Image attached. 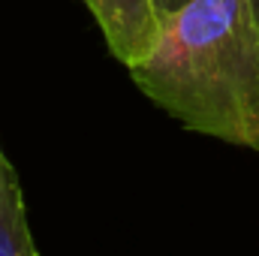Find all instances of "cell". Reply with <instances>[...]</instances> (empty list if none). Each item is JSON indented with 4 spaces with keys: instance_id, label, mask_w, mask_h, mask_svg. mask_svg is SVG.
Wrapping results in <instances>:
<instances>
[{
    "instance_id": "obj_1",
    "label": "cell",
    "mask_w": 259,
    "mask_h": 256,
    "mask_svg": "<svg viewBox=\"0 0 259 256\" xmlns=\"http://www.w3.org/2000/svg\"><path fill=\"white\" fill-rule=\"evenodd\" d=\"M136 88L187 130L259 148V15L250 0H187L163 12Z\"/></svg>"
},
{
    "instance_id": "obj_2",
    "label": "cell",
    "mask_w": 259,
    "mask_h": 256,
    "mask_svg": "<svg viewBox=\"0 0 259 256\" xmlns=\"http://www.w3.org/2000/svg\"><path fill=\"white\" fill-rule=\"evenodd\" d=\"M94 15L109 52L127 66H136L157 42L163 9L160 0H81Z\"/></svg>"
},
{
    "instance_id": "obj_4",
    "label": "cell",
    "mask_w": 259,
    "mask_h": 256,
    "mask_svg": "<svg viewBox=\"0 0 259 256\" xmlns=\"http://www.w3.org/2000/svg\"><path fill=\"white\" fill-rule=\"evenodd\" d=\"M181 3H187V0H160V9H163V12H172V9H178Z\"/></svg>"
},
{
    "instance_id": "obj_3",
    "label": "cell",
    "mask_w": 259,
    "mask_h": 256,
    "mask_svg": "<svg viewBox=\"0 0 259 256\" xmlns=\"http://www.w3.org/2000/svg\"><path fill=\"white\" fill-rule=\"evenodd\" d=\"M0 256H39L27 223L21 181L9 160L0 163Z\"/></svg>"
},
{
    "instance_id": "obj_5",
    "label": "cell",
    "mask_w": 259,
    "mask_h": 256,
    "mask_svg": "<svg viewBox=\"0 0 259 256\" xmlns=\"http://www.w3.org/2000/svg\"><path fill=\"white\" fill-rule=\"evenodd\" d=\"M250 3H253V12L259 15V0H250Z\"/></svg>"
},
{
    "instance_id": "obj_7",
    "label": "cell",
    "mask_w": 259,
    "mask_h": 256,
    "mask_svg": "<svg viewBox=\"0 0 259 256\" xmlns=\"http://www.w3.org/2000/svg\"><path fill=\"white\" fill-rule=\"evenodd\" d=\"M0 154H3V151H0Z\"/></svg>"
},
{
    "instance_id": "obj_6",
    "label": "cell",
    "mask_w": 259,
    "mask_h": 256,
    "mask_svg": "<svg viewBox=\"0 0 259 256\" xmlns=\"http://www.w3.org/2000/svg\"><path fill=\"white\" fill-rule=\"evenodd\" d=\"M3 160H6V157H3V154H0V163H3Z\"/></svg>"
}]
</instances>
